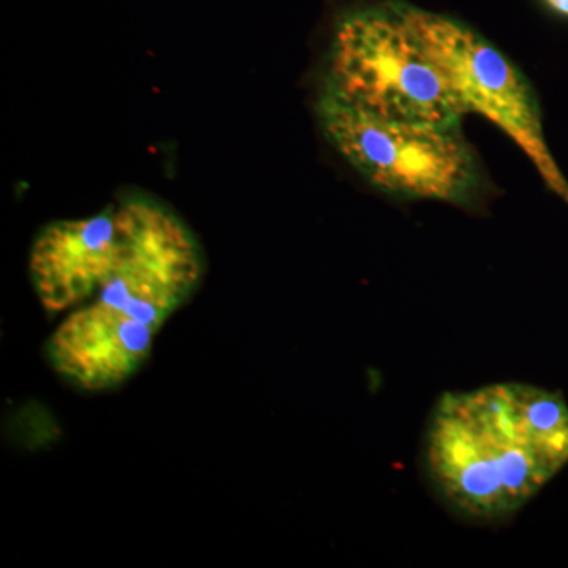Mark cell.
Instances as JSON below:
<instances>
[{
	"label": "cell",
	"mask_w": 568,
	"mask_h": 568,
	"mask_svg": "<svg viewBox=\"0 0 568 568\" xmlns=\"http://www.w3.org/2000/svg\"><path fill=\"white\" fill-rule=\"evenodd\" d=\"M118 245L99 290L63 317L47 342L52 368L85 392L121 386L151 355L166 321L200 290L205 253L173 205L123 189Z\"/></svg>",
	"instance_id": "cell-1"
},
{
	"label": "cell",
	"mask_w": 568,
	"mask_h": 568,
	"mask_svg": "<svg viewBox=\"0 0 568 568\" xmlns=\"http://www.w3.org/2000/svg\"><path fill=\"white\" fill-rule=\"evenodd\" d=\"M424 462L448 510L480 525L506 521L568 465V407L529 384L450 392L429 417Z\"/></svg>",
	"instance_id": "cell-2"
},
{
	"label": "cell",
	"mask_w": 568,
	"mask_h": 568,
	"mask_svg": "<svg viewBox=\"0 0 568 568\" xmlns=\"http://www.w3.org/2000/svg\"><path fill=\"white\" fill-rule=\"evenodd\" d=\"M320 91L387 122L462 126L469 112L392 2L339 17Z\"/></svg>",
	"instance_id": "cell-3"
},
{
	"label": "cell",
	"mask_w": 568,
	"mask_h": 568,
	"mask_svg": "<svg viewBox=\"0 0 568 568\" xmlns=\"http://www.w3.org/2000/svg\"><path fill=\"white\" fill-rule=\"evenodd\" d=\"M316 115L328 144L379 192L454 204L476 197L480 174L462 126L381 121L323 91Z\"/></svg>",
	"instance_id": "cell-4"
},
{
	"label": "cell",
	"mask_w": 568,
	"mask_h": 568,
	"mask_svg": "<svg viewBox=\"0 0 568 568\" xmlns=\"http://www.w3.org/2000/svg\"><path fill=\"white\" fill-rule=\"evenodd\" d=\"M392 6L416 33L425 54L467 111L480 112L511 134L551 185L566 193V183L545 148L540 108L525 74L466 24L409 3Z\"/></svg>",
	"instance_id": "cell-5"
},
{
	"label": "cell",
	"mask_w": 568,
	"mask_h": 568,
	"mask_svg": "<svg viewBox=\"0 0 568 568\" xmlns=\"http://www.w3.org/2000/svg\"><path fill=\"white\" fill-rule=\"evenodd\" d=\"M118 233L112 201L95 215L41 227L29 252V275L44 312L69 313L92 297L110 268Z\"/></svg>",
	"instance_id": "cell-6"
},
{
	"label": "cell",
	"mask_w": 568,
	"mask_h": 568,
	"mask_svg": "<svg viewBox=\"0 0 568 568\" xmlns=\"http://www.w3.org/2000/svg\"><path fill=\"white\" fill-rule=\"evenodd\" d=\"M545 3L555 11V13L560 14V17L568 18V0H544Z\"/></svg>",
	"instance_id": "cell-7"
}]
</instances>
